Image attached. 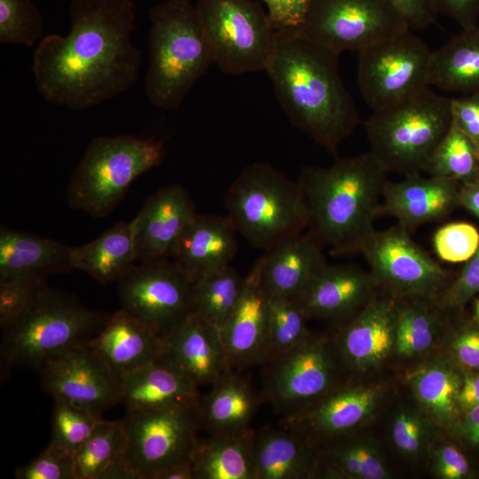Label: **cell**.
Masks as SVG:
<instances>
[{
    "label": "cell",
    "instance_id": "obj_44",
    "mask_svg": "<svg viewBox=\"0 0 479 479\" xmlns=\"http://www.w3.org/2000/svg\"><path fill=\"white\" fill-rule=\"evenodd\" d=\"M433 245L441 260L452 263L467 262L479 247V232L468 223H450L436 232Z\"/></svg>",
    "mask_w": 479,
    "mask_h": 479
},
{
    "label": "cell",
    "instance_id": "obj_39",
    "mask_svg": "<svg viewBox=\"0 0 479 479\" xmlns=\"http://www.w3.org/2000/svg\"><path fill=\"white\" fill-rule=\"evenodd\" d=\"M425 171L429 177L453 179L460 184L478 182V147L452 122Z\"/></svg>",
    "mask_w": 479,
    "mask_h": 479
},
{
    "label": "cell",
    "instance_id": "obj_51",
    "mask_svg": "<svg viewBox=\"0 0 479 479\" xmlns=\"http://www.w3.org/2000/svg\"><path fill=\"white\" fill-rule=\"evenodd\" d=\"M263 3L276 30L293 29L303 20L310 0H256Z\"/></svg>",
    "mask_w": 479,
    "mask_h": 479
},
{
    "label": "cell",
    "instance_id": "obj_31",
    "mask_svg": "<svg viewBox=\"0 0 479 479\" xmlns=\"http://www.w3.org/2000/svg\"><path fill=\"white\" fill-rule=\"evenodd\" d=\"M137 261L131 222H117L92 241L72 247L73 270L101 285L118 282Z\"/></svg>",
    "mask_w": 479,
    "mask_h": 479
},
{
    "label": "cell",
    "instance_id": "obj_50",
    "mask_svg": "<svg viewBox=\"0 0 479 479\" xmlns=\"http://www.w3.org/2000/svg\"><path fill=\"white\" fill-rule=\"evenodd\" d=\"M452 122L479 148V93L452 98Z\"/></svg>",
    "mask_w": 479,
    "mask_h": 479
},
{
    "label": "cell",
    "instance_id": "obj_30",
    "mask_svg": "<svg viewBox=\"0 0 479 479\" xmlns=\"http://www.w3.org/2000/svg\"><path fill=\"white\" fill-rule=\"evenodd\" d=\"M261 397L239 371L231 369L216 380L200 397V424L209 434L247 429Z\"/></svg>",
    "mask_w": 479,
    "mask_h": 479
},
{
    "label": "cell",
    "instance_id": "obj_36",
    "mask_svg": "<svg viewBox=\"0 0 479 479\" xmlns=\"http://www.w3.org/2000/svg\"><path fill=\"white\" fill-rule=\"evenodd\" d=\"M245 286L230 265L194 279L193 312L220 328L240 300Z\"/></svg>",
    "mask_w": 479,
    "mask_h": 479
},
{
    "label": "cell",
    "instance_id": "obj_13",
    "mask_svg": "<svg viewBox=\"0 0 479 479\" xmlns=\"http://www.w3.org/2000/svg\"><path fill=\"white\" fill-rule=\"evenodd\" d=\"M431 51L412 30L358 51L357 84L373 111L428 86Z\"/></svg>",
    "mask_w": 479,
    "mask_h": 479
},
{
    "label": "cell",
    "instance_id": "obj_34",
    "mask_svg": "<svg viewBox=\"0 0 479 479\" xmlns=\"http://www.w3.org/2000/svg\"><path fill=\"white\" fill-rule=\"evenodd\" d=\"M463 370L445 360L423 365L408 376V382L427 414L444 428L457 426L462 415L459 393Z\"/></svg>",
    "mask_w": 479,
    "mask_h": 479
},
{
    "label": "cell",
    "instance_id": "obj_58",
    "mask_svg": "<svg viewBox=\"0 0 479 479\" xmlns=\"http://www.w3.org/2000/svg\"><path fill=\"white\" fill-rule=\"evenodd\" d=\"M475 319L476 323L479 325V300L476 302L475 304Z\"/></svg>",
    "mask_w": 479,
    "mask_h": 479
},
{
    "label": "cell",
    "instance_id": "obj_28",
    "mask_svg": "<svg viewBox=\"0 0 479 479\" xmlns=\"http://www.w3.org/2000/svg\"><path fill=\"white\" fill-rule=\"evenodd\" d=\"M72 247L27 232L0 229V281L73 271Z\"/></svg>",
    "mask_w": 479,
    "mask_h": 479
},
{
    "label": "cell",
    "instance_id": "obj_8",
    "mask_svg": "<svg viewBox=\"0 0 479 479\" xmlns=\"http://www.w3.org/2000/svg\"><path fill=\"white\" fill-rule=\"evenodd\" d=\"M164 153L160 139L95 137L72 174L67 191L69 207L97 218L108 216L131 184L161 162Z\"/></svg>",
    "mask_w": 479,
    "mask_h": 479
},
{
    "label": "cell",
    "instance_id": "obj_23",
    "mask_svg": "<svg viewBox=\"0 0 479 479\" xmlns=\"http://www.w3.org/2000/svg\"><path fill=\"white\" fill-rule=\"evenodd\" d=\"M323 249L306 231L264 251L256 262L266 294L297 300L327 264Z\"/></svg>",
    "mask_w": 479,
    "mask_h": 479
},
{
    "label": "cell",
    "instance_id": "obj_35",
    "mask_svg": "<svg viewBox=\"0 0 479 479\" xmlns=\"http://www.w3.org/2000/svg\"><path fill=\"white\" fill-rule=\"evenodd\" d=\"M438 310L435 299L397 298L394 351L412 357L428 350L441 324Z\"/></svg>",
    "mask_w": 479,
    "mask_h": 479
},
{
    "label": "cell",
    "instance_id": "obj_48",
    "mask_svg": "<svg viewBox=\"0 0 479 479\" xmlns=\"http://www.w3.org/2000/svg\"><path fill=\"white\" fill-rule=\"evenodd\" d=\"M451 353L463 371L479 372V325L464 323L454 332Z\"/></svg>",
    "mask_w": 479,
    "mask_h": 479
},
{
    "label": "cell",
    "instance_id": "obj_33",
    "mask_svg": "<svg viewBox=\"0 0 479 479\" xmlns=\"http://www.w3.org/2000/svg\"><path fill=\"white\" fill-rule=\"evenodd\" d=\"M255 435L248 428L199 439L192 459L195 479H255Z\"/></svg>",
    "mask_w": 479,
    "mask_h": 479
},
{
    "label": "cell",
    "instance_id": "obj_57",
    "mask_svg": "<svg viewBox=\"0 0 479 479\" xmlns=\"http://www.w3.org/2000/svg\"><path fill=\"white\" fill-rule=\"evenodd\" d=\"M157 479H195L193 460L169 467L161 473Z\"/></svg>",
    "mask_w": 479,
    "mask_h": 479
},
{
    "label": "cell",
    "instance_id": "obj_43",
    "mask_svg": "<svg viewBox=\"0 0 479 479\" xmlns=\"http://www.w3.org/2000/svg\"><path fill=\"white\" fill-rule=\"evenodd\" d=\"M47 278L20 277L0 281V327L31 308L48 290Z\"/></svg>",
    "mask_w": 479,
    "mask_h": 479
},
{
    "label": "cell",
    "instance_id": "obj_56",
    "mask_svg": "<svg viewBox=\"0 0 479 479\" xmlns=\"http://www.w3.org/2000/svg\"><path fill=\"white\" fill-rule=\"evenodd\" d=\"M459 205L464 207L479 219V181L460 184Z\"/></svg>",
    "mask_w": 479,
    "mask_h": 479
},
{
    "label": "cell",
    "instance_id": "obj_47",
    "mask_svg": "<svg viewBox=\"0 0 479 479\" xmlns=\"http://www.w3.org/2000/svg\"><path fill=\"white\" fill-rule=\"evenodd\" d=\"M479 293V247L435 299L441 310H459Z\"/></svg>",
    "mask_w": 479,
    "mask_h": 479
},
{
    "label": "cell",
    "instance_id": "obj_38",
    "mask_svg": "<svg viewBox=\"0 0 479 479\" xmlns=\"http://www.w3.org/2000/svg\"><path fill=\"white\" fill-rule=\"evenodd\" d=\"M126 443L127 436L122 420L100 419L74 454L76 479H102L113 465L121 461Z\"/></svg>",
    "mask_w": 479,
    "mask_h": 479
},
{
    "label": "cell",
    "instance_id": "obj_32",
    "mask_svg": "<svg viewBox=\"0 0 479 479\" xmlns=\"http://www.w3.org/2000/svg\"><path fill=\"white\" fill-rule=\"evenodd\" d=\"M428 86L461 95L479 93L478 24L431 52Z\"/></svg>",
    "mask_w": 479,
    "mask_h": 479
},
{
    "label": "cell",
    "instance_id": "obj_11",
    "mask_svg": "<svg viewBox=\"0 0 479 479\" xmlns=\"http://www.w3.org/2000/svg\"><path fill=\"white\" fill-rule=\"evenodd\" d=\"M284 30L341 54L360 51L411 29L387 0H310L302 22Z\"/></svg>",
    "mask_w": 479,
    "mask_h": 479
},
{
    "label": "cell",
    "instance_id": "obj_55",
    "mask_svg": "<svg viewBox=\"0 0 479 479\" xmlns=\"http://www.w3.org/2000/svg\"><path fill=\"white\" fill-rule=\"evenodd\" d=\"M459 401L462 413L479 404V372L463 371Z\"/></svg>",
    "mask_w": 479,
    "mask_h": 479
},
{
    "label": "cell",
    "instance_id": "obj_22",
    "mask_svg": "<svg viewBox=\"0 0 479 479\" xmlns=\"http://www.w3.org/2000/svg\"><path fill=\"white\" fill-rule=\"evenodd\" d=\"M460 183L449 178L405 176L387 183L379 216L395 217L409 232L424 224L437 222L459 205Z\"/></svg>",
    "mask_w": 479,
    "mask_h": 479
},
{
    "label": "cell",
    "instance_id": "obj_26",
    "mask_svg": "<svg viewBox=\"0 0 479 479\" xmlns=\"http://www.w3.org/2000/svg\"><path fill=\"white\" fill-rule=\"evenodd\" d=\"M236 233L227 216L197 214L170 258L196 279L229 266L238 250Z\"/></svg>",
    "mask_w": 479,
    "mask_h": 479
},
{
    "label": "cell",
    "instance_id": "obj_20",
    "mask_svg": "<svg viewBox=\"0 0 479 479\" xmlns=\"http://www.w3.org/2000/svg\"><path fill=\"white\" fill-rule=\"evenodd\" d=\"M158 358L198 387H210L232 369L219 328L194 312L162 338V349Z\"/></svg>",
    "mask_w": 479,
    "mask_h": 479
},
{
    "label": "cell",
    "instance_id": "obj_45",
    "mask_svg": "<svg viewBox=\"0 0 479 479\" xmlns=\"http://www.w3.org/2000/svg\"><path fill=\"white\" fill-rule=\"evenodd\" d=\"M429 425L417 411L403 409L393 418L391 439L396 448L408 457H417L426 448Z\"/></svg>",
    "mask_w": 479,
    "mask_h": 479
},
{
    "label": "cell",
    "instance_id": "obj_21",
    "mask_svg": "<svg viewBox=\"0 0 479 479\" xmlns=\"http://www.w3.org/2000/svg\"><path fill=\"white\" fill-rule=\"evenodd\" d=\"M378 288L370 271L350 264L327 263L296 301L308 318L342 326L370 301Z\"/></svg>",
    "mask_w": 479,
    "mask_h": 479
},
{
    "label": "cell",
    "instance_id": "obj_1",
    "mask_svg": "<svg viewBox=\"0 0 479 479\" xmlns=\"http://www.w3.org/2000/svg\"><path fill=\"white\" fill-rule=\"evenodd\" d=\"M66 36H44L34 51L37 90L51 104L94 107L137 81L141 51L131 40L133 0H72Z\"/></svg>",
    "mask_w": 479,
    "mask_h": 479
},
{
    "label": "cell",
    "instance_id": "obj_25",
    "mask_svg": "<svg viewBox=\"0 0 479 479\" xmlns=\"http://www.w3.org/2000/svg\"><path fill=\"white\" fill-rule=\"evenodd\" d=\"M381 397L376 386H339L318 404L285 425L309 439H330L351 431L374 411Z\"/></svg>",
    "mask_w": 479,
    "mask_h": 479
},
{
    "label": "cell",
    "instance_id": "obj_5",
    "mask_svg": "<svg viewBox=\"0 0 479 479\" xmlns=\"http://www.w3.org/2000/svg\"><path fill=\"white\" fill-rule=\"evenodd\" d=\"M108 318L67 293L50 287L31 308L2 328V369L39 371L63 353L88 345Z\"/></svg>",
    "mask_w": 479,
    "mask_h": 479
},
{
    "label": "cell",
    "instance_id": "obj_6",
    "mask_svg": "<svg viewBox=\"0 0 479 479\" xmlns=\"http://www.w3.org/2000/svg\"><path fill=\"white\" fill-rule=\"evenodd\" d=\"M224 207L237 232L263 251L309 225L298 182L266 162H254L240 172L226 192Z\"/></svg>",
    "mask_w": 479,
    "mask_h": 479
},
{
    "label": "cell",
    "instance_id": "obj_4",
    "mask_svg": "<svg viewBox=\"0 0 479 479\" xmlns=\"http://www.w3.org/2000/svg\"><path fill=\"white\" fill-rule=\"evenodd\" d=\"M149 14L145 96L153 106L176 111L213 62L210 48L192 0H168Z\"/></svg>",
    "mask_w": 479,
    "mask_h": 479
},
{
    "label": "cell",
    "instance_id": "obj_12",
    "mask_svg": "<svg viewBox=\"0 0 479 479\" xmlns=\"http://www.w3.org/2000/svg\"><path fill=\"white\" fill-rule=\"evenodd\" d=\"M336 357L328 342L310 333L263 365L264 396L284 422L299 417L339 387Z\"/></svg>",
    "mask_w": 479,
    "mask_h": 479
},
{
    "label": "cell",
    "instance_id": "obj_17",
    "mask_svg": "<svg viewBox=\"0 0 479 479\" xmlns=\"http://www.w3.org/2000/svg\"><path fill=\"white\" fill-rule=\"evenodd\" d=\"M231 367L241 371L263 365L271 357L269 297L260 280L259 265L245 277L236 308L219 328Z\"/></svg>",
    "mask_w": 479,
    "mask_h": 479
},
{
    "label": "cell",
    "instance_id": "obj_27",
    "mask_svg": "<svg viewBox=\"0 0 479 479\" xmlns=\"http://www.w3.org/2000/svg\"><path fill=\"white\" fill-rule=\"evenodd\" d=\"M298 430L264 427L255 432V479H305L317 475L323 455Z\"/></svg>",
    "mask_w": 479,
    "mask_h": 479
},
{
    "label": "cell",
    "instance_id": "obj_18",
    "mask_svg": "<svg viewBox=\"0 0 479 479\" xmlns=\"http://www.w3.org/2000/svg\"><path fill=\"white\" fill-rule=\"evenodd\" d=\"M196 215L194 202L180 185L166 186L149 196L131 221L137 261L170 258Z\"/></svg>",
    "mask_w": 479,
    "mask_h": 479
},
{
    "label": "cell",
    "instance_id": "obj_14",
    "mask_svg": "<svg viewBox=\"0 0 479 479\" xmlns=\"http://www.w3.org/2000/svg\"><path fill=\"white\" fill-rule=\"evenodd\" d=\"M117 283L122 309L161 338L193 313L194 279L171 258L135 263Z\"/></svg>",
    "mask_w": 479,
    "mask_h": 479
},
{
    "label": "cell",
    "instance_id": "obj_49",
    "mask_svg": "<svg viewBox=\"0 0 479 479\" xmlns=\"http://www.w3.org/2000/svg\"><path fill=\"white\" fill-rule=\"evenodd\" d=\"M432 470L442 479H467L475 472L467 458L455 445L444 444L433 453Z\"/></svg>",
    "mask_w": 479,
    "mask_h": 479
},
{
    "label": "cell",
    "instance_id": "obj_9",
    "mask_svg": "<svg viewBox=\"0 0 479 479\" xmlns=\"http://www.w3.org/2000/svg\"><path fill=\"white\" fill-rule=\"evenodd\" d=\"M127 443L121 463L130 479H157L169 467L193 459L201 426L199 402L126 410Z\"/></svg>",
    "mask_w": 479,
    "mask_h": 479
},
{
    "label": "cell",
    "instance_id": "obj_16",
    "mask_svg": "<svg viewBox=\"0 0 479 479\" xmlns=\"http://www.w3.org/2000/svg\"><path fill=\"white\" fill-rule=\"evenodd\" d=\"M39 373L43 389L54 399L69 401L99 418L120 403V378L89 344L51 359Z\"/></svg>",
    "mask_w": 479,
    "mask_h": 479
},
{
    "label": "cell",
    "instance_id": "obj_53",
    "mask_svg": "<svg viewBox=\"0 0 479 479\" xmlns=\"http://www.w3.org/2000/svg\"><path fill=\"white\" fill-rule=\"evenodd\" d=\"M436 13H442L466 29L477 25L479 0H432Z\"/></svg>",
    "mask_w": 479,
    "mask_h": 479
},
{
    "label": "cell",
    "instance_id": "obj_10",
    "mask_svg": "<svg viewBox=\"0 0 479 479\" xmlns=\"http://www.w3.org/2000/svg\"><path fill=\"white\" fill-rule=\"evenodd\" d=\"M195 7L213 62L224 73L265 70L277 30L256 0H198Z\"/></svg>",
    "mask_w": 479,
    "mask_h": 479
},
{
    "label": "cell",
    "instance_id": "obj_19",
    "mask_svg": "<svg viewBox=\"0 0 479 479\" xmlns=\"http://www.w3.org/2000/svg\"><path fill=\"white\" fill-rule=\"evenodd\" d=\"M397 298L377 293L350 319L341 326L335 349L342 364L365 371L384 361L395 348Z\"/></svg>",
    "mask_w": 479,
    "mask_h": 479
},
{
    "label": "cell",
    "instance_id": "obj_2",
    "mask_svg": "<svg viewBox=\"0 0 479 479\" xmlns=\"http://www.w3.org/2000/svg\"><path fill=\"white\" fill-rule=\"evenodd\" d=\"M265 70L291 123L337 156L360 123L339 70L338 53L289 30H277Z\"/></svg>",
    "mask_w": 479,
    "mask_h": 479
},
{
    "label": "cell",
    "instance_id": "obj_41",
    "mask_svg": "<svg viewBox=\"0 0 479 479\" xmlns=\"http://www.w3.org/2000/svg\"><path fill=\"white\" fill-rule=\"evenodd\" d=\"M101 418L69 401L55 398L50 444L73 454L82 445Z\"/></svg>",
    "mask_w": 479,
    "mask_h": 479
},
{
    "label": "cell",
    "instance_id": "obj_42",
    "mask_svg": "<svg viewBox=\"0 0 479 479\" xmlns=\"http://www.w3.org/2000/svg\"><path fill=\"white\" fill-rule=\"evenodd\" d=\"M43 17L33 0H0V43L31 47L42 37Z\"/></svg>",
    "mask_w": 479,
    "mask_h": 479
},
{
    "label": "cell",
    "instance_id": "obj_46",
    "mask_svg": "<svg viewBox=\"0 0 479 479\" xmlns=\"http://www.w3.org/2000/svg\"><path fill=\"white\" fill-rule=\"evenodd\" d=\"M17 479H76L74 454L49 444L36 458L15 471Z\"/></svg>",
    "mask_w": 479,
    "mask_h": 479
},
{
    "label": "cell",
    "instance_id": "obj_54",
    "mask_svg": "<svg viewBox=\"0 0 479 479\" xmlns=\"http://www.w3.org/2000/svg\"><path fill=\"white\" fill-rule=\"evenodd\" d=\"M455 429L466 444L479 447V404L462 413Z\"/></svg>",
    "mask_w": 479,
    "mask_h": 479
},
{
    "label": "cell",
    "instance_id": "obj_29",
    "mask_svg": "<svg viewBox=\"0 0 479 479\" xmlns=\"http://www.w3.org/2000/svg\"><path fill=\"white\" fill-rule=\"evenodd\" d=\"M200 397L192 381L159 358L121 379L120 403L126 410L195 404Z\"/></svg>",
    "mask_w": 479,
    "mask_h": 479
},
{
    "label": "cell",
    "instance_id": "obj_59",
    "mask_svg": "<svg viewBox=\"0 0 479 479\" xmlns=\"http://www.w3.org/2000/svg\"><path fill=\"white\" fill-rule=\"evenodd\" d=\"M478 154H479V148H478Z\"/></svg>",
    "mask_w": 479,
    "mask_h": 479
},
{
    "label": "cell",
    "instance_id": "obj_15",
    "mask_svg": "<svg viewBox=\"0 0 479 479\" xmlns=\"http://www.w3.org/2000/svg\"><path fill=\"white\" fill-rule=\"evenodd\" d=\"M360 253L379 287L397 298L436 299L448 283L449 272L398 223L383 231L374 230Z\"/></svg>",
    "mask_w": 479,
    "mask_h": 479
},
{
    "label": "cell",
    "instance_id": "obj_37",
    "mask_svg": "<svg viewBox=\"0 0 479 479\" xmlns=\"http://www.w3.org/2000/svg\"><path fill=\"white\" fill-rule=\"evenodd\" d=\"M330 444L322 454L324 475L352 479H386L389 471L375 445L363 438L346 437Z\"/></svg>",
    "mask_w": 479,
    "mask_h": 479
},
{
    "label": "cell",
    "instance_id": "obj_7",
    "mask_svg": "<svg viewBox=\"0 0 479 479\" xmlns=\"http://www.w3.org/2000/svg\"><path fill=\"white\" fill-rule=\"evenodd\" d=\"M452 126V98L426 87L373 111L364 122L371 152L388 172L420 174Z\"/></svg>",
    "mask_w": 479,
    "mask_h": 479
},
{
    "label": "cell",
    "instance_id": "obj_52",
    "mask_svg": "<svg viewBox=\"0 0 479 479\" xmlns=\"http://www.w3.org/2000/svg\"><path fill=\"white\" fill-rule=\"evenodd\" d=\"M404 18L411 30H422L437 15L432 0H387Z\"/></svg>",
    "mask_w": 479,
    "mask_h": 479
},
{
    "label": "cell",
    "instance_id": "obj_3",
    "mask_svg": "<svg viewBox=\"0 0 479 479\" xmlns=\"http://www.w3.org/2000/svg\"><path fill=\"white\" fill-rule=\"evenodd\" d=\"M388 173L371 151L328 167L302 168L297 182L309 211L306 231L334 254L360 253L375 230Z\"/></svg>",
    "mask_w": 479,
    "mask_h": 479
},
{
    "label": "cell",
    "instance_id": "obj_40",
    "mask_svg": "<svg viewBox=\"0 0 479 479\" xmlns=\"http://www.w3.org/2000/svg\"><path fill=\"white\" fill-rule=\"evenodd\" d=\"M269 309L271 359L295 347L310 332L306 326L309 318L296 300L269 297Z\"/></svg>",
    "mask_w": 479,
    "mask_h": 479
},
{
    "label": "cell",
    "instance_id": "obj_24",
    "mask_svg": "<svg viewBox=\"0 0 479 479\" xmlns=\"http://www.w3.org/2000/svg\"><path fill=\"white\" fill-rule=\"evenodd\" d=\"M89 346L120 378L156 360L162 338L149 325L121 309L110 316Z\"/></svg>",
    "mask_w": 479,
    "mask_h": 479
}]
</instances>
